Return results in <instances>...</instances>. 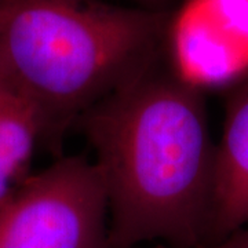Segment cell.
<instances>
[{
    "mask_svg": "<svg viewBox=\"0 0 248 248\" xmlns=\"http://www.w3.org/2000/svg\"><path fill=\"white\" fill-rule=\"evenodd\" d=\"M78 122L107 192L108 248L205 246L217 145L203 91L152 69Z\"/></svg>",
    "mask_w": 248,
    "mask_h": 248,
    "instance_id": "obj_1",
    "label": "cell"
},
{
    "mask_svg": "<svg viewBox=\"0 0 248 248\" xmlns=\"http://www.w3.org/2000/svg\"><path fill=\"white\" fill-rule=\"evenodd\" d=\"M166 27L159 10L104 0H0V62L55 137L152 71Z\"/></svg>",
    "mask_w": 248,
    "mask_h": 248,
    "instance_id": "obj_2",
    "label": "cell"
},
{
    "mask_svg": "<svg viewBox=\"0 0 248 248\" xmlns=\"http://www.w3.org/2000/svg\"><path fill=\"white\" fill-rule=\"evenodd\" d=\"M109 210L94 161L66 156L0 205V248H108Z\"/></svg>",
    "mask_w": 248,
    "mask_h": 248,
    "instance_id": "obj_3",
    "label": "cell"
},
{
    "mask_svg": "<svg viewBox=\"0 0 248 248\" xmlns=\"http://www.w3.org/2000/svg\"><path fill=\"white\" fill-rule=\"evenodd\" d=\"M170 43L178 79L200 90L248 79V0H186Z\"/></svg>",
    "mask_w": 248,
    "mask_h": 248,
    "instance_id": "obj_4",
    "label": "cell"
},
{
    "mask_svg": "<svg viewBox=\"0 0 248 248\" xmlns=\"http://www.w3.org/2000/svg\"><path fill=\"white\" fill-rule=\"evenodd\" d=\"M248 223V79L232 93L223 133L215 149L213 202L205 246ZM204 247V246H203Z\"/></svg>",
    "mask_w": 248,
    "mask_h": 248,
    "instance_id": "obj_5",
    "label": "cell"
},
{
    "mask_svg": "<svg viewBox=\"0 0 248 248\" xmlns=\"http://www.w3.org/2000/svg\"><path fill=\"white\" fill-rule=\"evenodd\" d=\"M42 120L27 98L13 90L0 93V205L25 179Z\"/></svg>",
    "mask_w": 248,
    "mask_h": 248,
    "instance_id": "obj_6",
    "label": "cell"
},
{
    "mask_svg": "<svg viewBox=\"0 0 248 248\" xmlns=\"http://www.w3.org/2000/svg\"><path fill=\"white\" fill-rule=\"evenodd\" d=\"M200 248H248V229H240L219 243Z\"/></svg>",
    "mask_w": 248,
    "mask_h": 248,
    "instance_id": "obj_7",
    "label": "cell"
},
{
    "mask_svg": "<svg viewBox=\"0 0 248 248\" xmlns=\"http://www.w3.org/2000/svg\"><path fill=\"white\" fill-rule=\"evenodd\" d=\"M6 90H13L11 87V84H10V80L7 78V75H6V72H4V68H3V65H1V62H0V93L1 91H6ZM14 91V90H13Z\"/></svg>",
    "mask_w": 248,
    "mask_h": 248,
    "instance_id": "obj_8",
    "label": "cell"
},
{
    "mask_svg": "<svg viewBox=\"0 0 248 248\" xmlns=\"http://www.w3.org/2000/svg\"><path fill=\"white\" fill-rule=\"evenodd\" d=\"M137 3H142V4H146V6H155V4H160L163 3L164 0H134Z\"/></svg>",
    "mask_w": 248,
    "mask_h": 248,
    "instance_id": "obj_9",
    "label": "cell"
}]
</instances>
